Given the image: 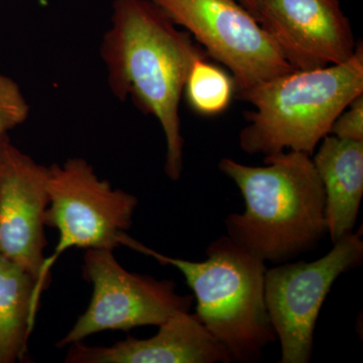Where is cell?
Segmentation results:
<instances>
[{"label": "cell", "instance_id": "cell-6", "mask_svg": "<svg viewBox=\"0 0 363 363\" xmlns=\"http://www.w3.org/2000/svg\"><path fill=\"white\" fill-rule=\"evenodd\" d=\"M231 73L238 95L295 70L236 0H150Z\"/></svg>", "mask_w": 363, "mask_h": 363}, {"label": "cell", "instance_id": "cell-2", "mask_svg": "<svg viewBox=\"0 0 363 363\" xmlns=\"http://www.w3.org/2000/svg\"><path fill=\"white\" fill-rule=\"evenodd\" d=\"M218 167L245 200L242 213L226 217V235L264 262H291L328 235L323 184L307 152L271 155L262 167L224 157Z\"/></svg>", "mask_w": 363, "mask_h": 363}, {"label": "cell", "instance_id": "cell-14", "mask_svg": "<svg viewBox=\"0 0 363 363\" xmlns=\"http://www.w3.org/2000/svg\"><path fill=\"white\" fill-rule=\"evenodd\" d=\"M235 84L231 76L197 57L189 68L184 92L189 105L197 113L213 116L225 111L233 100Z\"/></svg>", "mask_w": 363, "mask_h": 363}, {"label": "cell", "instance_id": "cell-8", "mask_svg": "<svg viewBox=\"0 0 363 363\" xmlns=\"http://www.w3.org/2000/svg\"><path fill=\"white\" fill-rule=\"evenodd\" d=\"M83 274L93 286L90 304L57 343L60 348L102 331L160 326L176 313L190 311L195 300L193 295L177 293L175 281L126 271L113 250H87Z\"/></svg>", "mask_w": 363, "mask_h": 363}, {"label": "cell", "instance_id": "cell-17", "mask_svg": "<svg viewBox=\"0 0 363 363\" xmlns=\"http://www.w3.org/2000/svg\"><path fill=\"white\" fill-rule=\"evenodd\" d=\"M240 2L241 6L247 9L250 13L257 18V4H259V0H236Z\"/></svg>", "mask_w": 363, "mask_h": 363}, {"label": "cell", "instance_id": "cell-3", "mask_svg": "<svg viewBox=\"0 0 363 363\" xmlns=\"http://www.w3.org/2000/svg\"><path fill=\"white\" fill-rule=\"evenodd\" d=\"M363 94V45L337 65L293 70L240 95L253 106L240 133L243 152L264 157L286 150L314 155L341 112Z\"/></svg>", "mask_w": 363, "mask_h": 363}, {"label": "cell", "instance_id": "cell-16", "mask_svg": "<svg viewBox=\"0 0 363 363\" xmlns=\"http://www.w3.org/2000/svg\"><path fill=\"white\" fill-rule=\"evenodd\" d=\"M329 135L363 142V94L353 99L334 121Z\"/></svg>", "mask_w": 363, "mask_h": 363}, {"label": "cell", "instance_id": "cell-18", "mask_svg": "<svg viewBox=\"0 0 363 363\" xmlns=\"http://www.w3.org/2000/svg\"><path fill=\"white\" fill-rule=\"evenodd\" d=\"M11 142L9 135H0V161H1L2 155H4V149H6L7 143Z\"/></svg>", "mask_w": 363, "mask_h": 363}, {"label": "cell", "instance_id": "cell-4", "mask_svg": "<svg viewBox=\"0 0 363 363\" xmlns=\"http://www.w3.org/2000/svg\"><path fill=\"white\" fill-rule=\"evenodd\" d=\"M121 245L183 274L197 301L195 314L225 346L233 362H259L267 346L276 342L264 298L267 262L228 235L212 241L202 262L166 257L128 234Z\"/></svg>", "mask_w": 363, "mask_h": 363}, {"label": "cell", "instance_id": "cell-5", "mask_svg": "<svg viewBox=\"0 0 363 363\" xmlns=\"http://www.w3.org/2000/svg\"><path fill=\"white\" fill-rule=\"evenodd\" d=\"M48 194L45 225L57 229L59 241L43 264L38 286L40 295L51 281L52 264L67 250H114L121 247L138 204L135 196L99 179L82 157L49 167Z\"/></svg>", "mask_w": 363, "mask_h": 363}, {"label": "cell", "instance_id": "cell-10", "mask_svg": "<svg viewBox=\"0 0 363 363\" xmlns=\"http://www.w3.org/2000/svg\"><path fill=\"white\" fill-rule=\"evenodd\" d=\"M49 167L38 164L9 142L0 161V252L37 281L45 262L44 215Z\"/></svg>", "mask_w": 363, "mask_h": 363}, {"label": "cell", "instance_id": "cell-7", "mask_svg": "<svg viewBox=\"0 0 363 363\" xmlns=\"http://www.w3.org/2000/svg\"><path fill=\"white\" fill-rule=\"evenodd\" d=\"M363 262L362 233H350L314 262H285L267 269L264 298L281 363L310 362L314 331L322 305L344 272Z\"/></svg>", "mask_w": 363, "mask_h": 363}, {"label": "cell", "instance_id": "cell-1", "mask_svg": "<svg viewBox=\"0 0 363 363\" xmlns=\"http://www.w3.org/2000/svg\"><path fill=\"white\" fill-rule=\"evenodd\" d=\"M204 52L150 0H114L100 56L112 94L154 116L166 138L164 173L176 182L184 168L180 102L191 64Z\"/></svg>", "mask_w": 363, "mask_h": 363}, {"label": "cell", "instance_id": "cell-15", "mask_svg": "<svg viewBox=\"0 0 363 363\" xmlns=\"http://www.w3.org/2000/svg\"><path fill=\"white\" fill-rule=\"evenodd\" d=\"M30 116V105L20 86L0 73V135L25 123Z\"/></svg>", "mask_w": 363, "mask_h": 363}, {"label": "cell", "instance_id": "cell-9", "mask_svg": "<svg viewBox=\"0 0 363 363\" xmlns=\"http://www.w3.org/2000/svg\"><path fill=\"white\" fill-rule=\"evenodd\" d=\"M257 20L295 70L337 65L357 49L339 0H259Z\"/></svg>", "mask_w": 363, "mask_h": 363}, {"label": "cell", "instance_id": "cell-12", "mask_svg": "<svg viewBox=\"0 0 363 363\" xmlns=\"http://www.w3.org/2000/svg\"><path fill=\"white\" fill-rule=\"evenodd\" d=\"M313 162L325 192L327 230L332 243L353 233L363 196V142L325 136Z\"/></svg>", "mask_w": 363, "mask_h": 363}, {"label": "cell", "instance_id": "cell-11", "mask_svg": "<svg viewBox=\"0 0 363 363\" xmlns=\"http://www.w3.org/2000/svg\"><path fill=\"white\" fill-rule=\"evenodd\" d=\"M147 339L128 337L109 347L71 344L68 363H230V353L197 315L176 313Z\"/></svg>", "mask_w": 363, "mask_h": 363}, {"label": "cell", "instance_id": "cell-13", "mask_svg": "<svg viewBox=\"0 0 363 363\" xmlns=\"http://www.w3.org/2000/svg\"><path fill=\"white\" fill-rule=\"evenodd\" d=\"M39 303L35 279L0 252V363L25 358Z\"/></svg>", "mask_w": 363, "mask_h": 363}]
</instances>
